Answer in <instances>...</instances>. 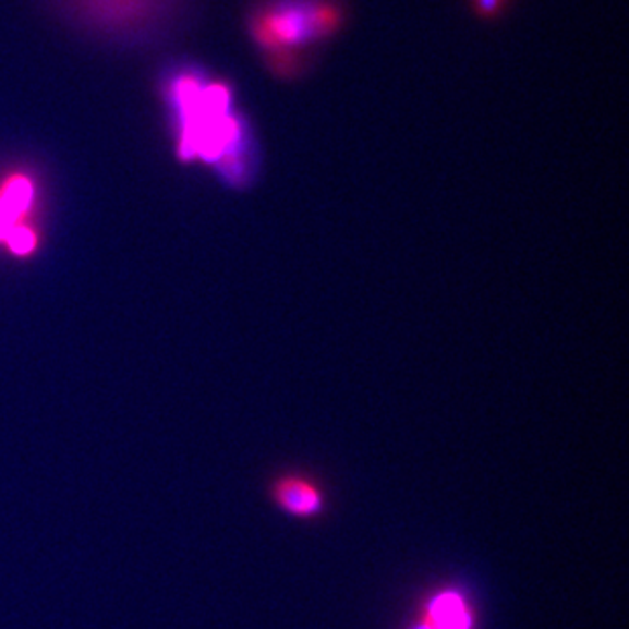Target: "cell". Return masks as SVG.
<instances>
[{
    "label": "cell",
    "instance_id": "cell-1",
    "mask_svg": "<svg viewBox=\"0 0 629 629\" xmlns=\"http://www.w3.org/2000/svg\"><path fill=\"white\" fill-rule=\"evenodd\" d=\"M176 154L202 161L231 185H243L253 169V141L234 108V94L222 80L198 65H173L161 82Z\"/></svg>",
    "mask_w": 629,
    "mask_h": 629
},
{
    "label": "cell",
    "instance_id": "cell-2",
    "mask_svg": "<svg viewBox=\"0 0 629 629\" xmlns=\"http://www.w3.org/2000/svg\"><path fill=\"white\" fill-rule=\"evenodd\" d=\"M74 25L117 44H143L169 29L180 0H56Z\"/></svg>",
    "mask_w": 629,
    "mask_h": 629
},
{
    "label": "cell",
    "instance_id": "cell-3",
    "mask_svg": "<svg viewBox=\"0 0 629 629\" xmlns=\"http://www.w3.org/2000/svg\"><path fill=\"white\" fill-rule=\"evenodd\" d=\"M342 23L337 0H265L249 15L253 41L267 51L318 44Z\"/></svg>",
    "mask_w": 629,
    "mask_h": 629
},
{
    "label": "cell",
    "instance_id": "cell-4",
    "mask_svg": "<svg viewBox=\"0 0 629 629\" xmlns=\"http://www.w3.org/2000/svg\"><path fill=\"white\" fill-rule=\"evenodd\" d=\"M37 184L29 173H11L0 182V245L29 257L39 245Z\"/></svg>",
    "mask_w": 629,
    "mask_h": 629
},
{
    "label": "cell",
    "instance_id": "cell-5",
    "mask_svg": "<svg viewBox=\"0 0 629 629\" xmlns=\"http://www.w3.org/2000/svg\"><path fill=\"white\" fill-rule=\"evenodd\" d=\"M403 629H479L475 598L464 584H436L418 601Z\"/></svg>",
    "mask_w": 629,
    "mask_h": 629
},
{
    "label": "cell",
    "instance_id": "cell-6",
    "mask_svg": "<svg viewBox=\"0 0 629 629\" xmlns=\"http://www.w3.org/2000/svg\"><path fill=\"white\" fill-rule=\"evenodd\" d=\"M271 504L298 522L320 520L328 509V495L316 476L286 471L269 483Z\"/></svg>",
    "mask_w": 629,
    "mask_h": 629
},
{
    "label": "cell",
    "instance_id": "cell-7",
    "mask_svg": "<svg viewBox=\"0 0 629 629\" xmlns=\"http://www.w3.org/2000/svg\"><path fill=\"white\" fill-rule=\"evenodd\" d=\"M476 11L483 16L497 15L504 7V0H473Z\"/></svg>",
    "mask_w": 629,
    "mask_h": 629
}]
</instances>
